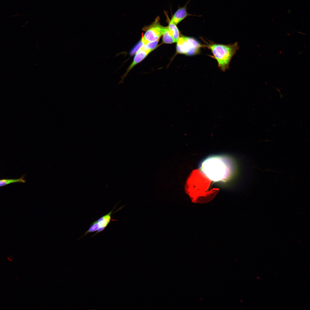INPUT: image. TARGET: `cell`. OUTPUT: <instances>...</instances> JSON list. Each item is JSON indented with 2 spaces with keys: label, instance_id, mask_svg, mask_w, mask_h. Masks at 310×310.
<instances>
[{
  "label": "cell",
  "instance_id": "cell-10",
  "mask_svg": "<svg viewBox=\"0 0 310 310\" xmlns=\"http://www.w3.org/2000/svg\"><path fill=\"white\" fill-rule=\"evenodd\" d=\"M163 41L165 43L171 44L175 42L170 30L167 26L166 30L163 34Z\"/></svg>",
  "mask_w": 310,
  "mask_h": 310
},
{
  "label": "cell",
  "instance_id": "cell-12",
  "mask_svg": "<svg viewBox=\"0 0 310 310\" xmlns=\"http://www.w3.org/2000/svg\"><path fill=\"white\" fill-rule=\"evenodd\" d=\"M144 44V42L143 37H142L140 41L132 49L130 52V55L132 56L136 53L142 47Z\"/></svg>",
  "mask_w": 310,
  "mask_h": 310
},
{
  "label": "cell",
  "instance_id": "cell-5",
  "mask_svg": "<svg viewBox=\"0 0 310 310\" xmlns=\"http://www.w3.org/2000/svg\"><path fill=\"white\" fill-rule=\"evenodd\" d=\"M150 52L149 50H144L141 48L136 53L133 61L127 69L126 73L121 77L122 80L119 84L122 83L123 80L131 70L136 64L143 60Z\"/></svg>",
  "mask_w": 310,
  "mask_h": 310
},
{
  "label": "cell",
  "instance_id": "cell-3",
  "mask_svg": "<svg viewBox=\"0 0 310 310\" xmlns=\"http://www.w3.org/2000/svg\"><path fill=\"white\" fill-rule=\"evenodd\" d=\"M177 42V52L187 55L197 54L199 53L201 48L204 47V45L202 44L197 40L191 37H181Z\"/></svg>",
  "mask_w": 310,
  "mask_h": 310
},
{
  "label": "cell",
  "instance_id": "cell-11",
  "mask_svg": "<svg viewBox=\"0 0 310 310\" xmlns=\"http://www.w3.org/2000/svg\"><path fill=\"white\" fill-rule=\"evenodd\" d=\"M158 40L150 42L146 44H144L142 49L145 50H148L151 52L154 50L157 46Z\"/></svg>",
  "mask_w": 310,
  "mask_h": 310
},
{
  "label": "cell",
  "instance_id": "cell-2",
  "mask_svg": "<svg viewBox=\"0 0 310 310\" xmlns=\"http://www.w3.org/2000/svg\"><path fill=\"white\" fill-rule=\"evenodd\" d=\"M206 42V44L204 45V47L211 51L213 55L212 57L216 60L220 69L225 71L229 68L232 57L239 49L237 42L224 44L210 41Z\"/></svg>",
  "mask_w": 310,
  "mask_h": 310
},
{
  "label": "cell",
  "instance_id": "cell-4",
  "mask_svg": "<svg viewBox=\"0 0 310 310\" xmlns=\"http://www.w3.org/2000/svg\"><path fill=\"white\" fill-rule=\"evenodd\" d=\"M160 18L157 17L154 22L147 27L143 36L144 44L158 40L166 30L167 27L164 26L159 22Z\"/></svg>",
  "mask_w": 310,
  "mask_h": 310
},
{
  "label": "cell",
  "instance_id": "cell-6",
  "mask_svg": "<svg viewBox=\"0 0 310 310\" xmlns=\"http://www.w3.org/2000/svg\"><path fill=\"white\" fill-rule=\"evenodd\" d=\"M189 16H195L188 13L187 11L186 6L179 8L172 17L170 21L177 25L187 17Z\"/></svg>",
  "mask_w": 310,
  "mask_h": 310
},
{
  "label": "cell",
  "instance_id": "cell-7",
  "mask_svg": "<svg viewBox=\"0 0 310 310\" xmlns=\"http://www.w3.org/2000/svg\"><path fill=\"white\" fill-rule=\"evenodd\" d=\"M112 212V211L110 212L95 221L97 224L98 229L94 235L103 230L108 225L111 220Z\"/></svg>",
  "mask_w": 310,
  "mask_h": 310
},
{
  "label": "cell",
  "instance_id": "cell-9",
  "mask_svg": "<svg viewBox=\"0 0 310 310\" xmlns=\"http://www.w3.org/2000/svg\"><path fill=\"white\" fill-rule=\"evenodd\" d=\"M25 175L17 179H0V187L5 186L13 183H25L26 180L24 179Z\"/></svg>",
  "mask_w": 310,
  "mask_h": 310
},
{
  "label": "cell",
  "instance_id": "cell-8",
  "mask_svg": "<svg viewBox=\"0 0 310 310\" xmlns=\"http://www.w3.org/2000/svg\"><path fill=\"white\" fill-rule=\"evenodd\" d=\"M168 27L170 31L172 36L175 42H177L179 38V32L176 25L169 20L168 21Z\"/></svg>",
  "mask_w": 310,
  "mask_h": 310
},
{
  "label": "cell",
  "instance_id": "cell-1",
  "mask_svg": "<svg viewBox=\"0 0 310 310\" xmlns=\"http://www.w3.org/2000/svg\"><path fill=\"white\" fill-rule=\"evenodd\" d=\"M199 170L207 178L215 182L227 181L233 174L235 165L229 157L223 155L207 157L200 164Z\"/></svg>",
  "mask_w": 310,
  "mask_h": 310
}]
</instances>
